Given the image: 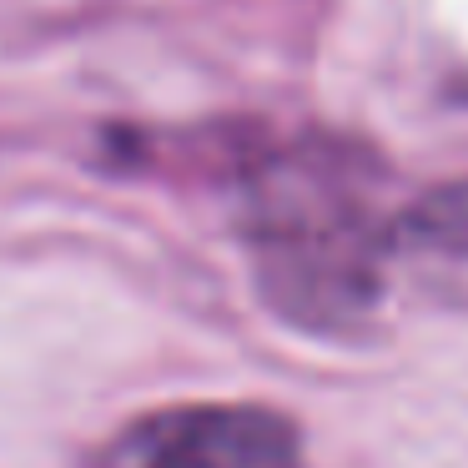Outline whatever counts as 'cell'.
Segmentation results:
<instances>
[{
  "label": "cell",
  "mask_w": 468,
  "mask_h": 468,
  "mask_svg": "<svg viewBox=\"0 0 468 468\" xmlns=\"http://www.w3.org/2000/svg\"><path fill=\"white\" fill-rule=\"evenodd\" d=\"M393 217L367 166L337 146H292L252 172L242 237L262 303L297 333L347 337L373 323L393 277Z\"/></svg>",
  "instance_id": "1"
},
{
  "label": "cell",
  "mask_w": 468,
  "mask_h": 468,
  "mask_svg": "<svg viewBox=\"0 0 468 468\" xmlns=\"http://www.w3.org/2000/svg\"><path fill=\"white\" fill-rule=\"evenodd\" d=\"M393 272L423 297L468 313V182H443L398 207Z\"/></svg>",
  "instance_id": "3"
},
{
  "label": "cell",
  "mask_w": 468,
  "mask_h": 468,
  "mask_svg": "<svg viewBox=\"0 0 468 468\" xmlns=\"http://www.w3.org/2000/svg\"><path fill=\"white\" fill-rule=\"evenodd\" d=\"M96 468H303V428L267 403H176L136 418Z\"/></svg>",
  "instance_id": "2"
}]
</instances>
